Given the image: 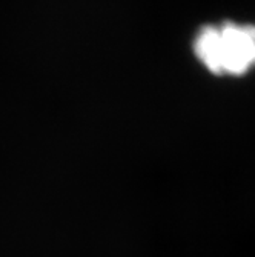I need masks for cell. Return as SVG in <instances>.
I'll list each match as a JSON object with an SVG mask.
<instances>
[{"label": "cell", "mask_w": 255, "mask_h": 257, "mask_svg": "<svg viewBox=\"0 0 255 257\" xmlns=\"http://www.w3.org/2000/svg\"><path fill=\"white\" fill-rule=\"evenodd\" d=\"M194 53L215 76H244L255 68V25L235 22L206 25L195 36Z\"/></svg>", "instance_id": "1"}]
</instances>
